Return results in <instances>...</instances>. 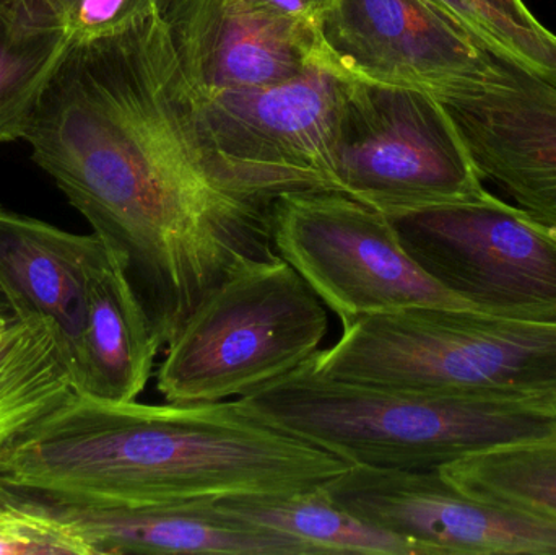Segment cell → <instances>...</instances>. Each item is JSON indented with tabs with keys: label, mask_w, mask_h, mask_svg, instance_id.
Here are the masks:
<instances>
[{
	"label": "cell",
	"mask_w": 556,
	"mask_h": 555,
	"mask_svg": "<svg viewBox=\"0 0 556 555\" xmlns=\"http://www.w3.org/2000/svg\"><path fill=\"white\" fill-rule=\"evenodd\" d=\"M350 78L319 64L280 84L198 100L215 149L257 188L276 198L336 191L332 153Z\"/></svg>",
	"instance_id": "obj_9"
},
{
	"label": "cell",
	"mask_w": 556,
	"mask_h": 555,
	"mask_svg": "<svg viewBox=\"0 0 556 555\" xmlns=\"http://www.w3.org/2000/svg\"><path fill=\"white\" fill-rule=\"evenodd\" d=\"M160 15L199 97L280 84L330 65L319 29L261 15L237 0H163Z\"/></svg>",
	"instance_id": "obj_14"
},
{
	"label": "cell",
	"mask_w": 556,
	"mask_h": 555,
	"mask_svg": "<svg viewBox=\"0 0 556 555\" xmlns=\"http://www.w3.org/2000/svg\"><path fill=\"white\" fill-rule=\"evenodd\" d=\"M238 400L270 426L372 468L440 469L496 446L556 437L551 401L391 390L304 365Z\"/></svg>",
	"instance_id": "obj_3"
},
{
	"label": "cell",
	"mask_w": 556,
	"mask_h": 555,
	"mask_svg": "<svg viewBox=\"0 0 556 555\" xmlns=\"http://www.w3.org/2000/svg\"><path fill=\"white\" fill-rule=\"evenodd\" d=\"M71 42L46 0H0V143L25 137Z\"/></svg>",
	"instance_id": "obj_18"
},
{
	"label": "cell",
	"mask_w": 556,
	"mask_h": 555,
	"mask_svg": "<svg viewBox=\"0 0 556 555\" xmlns=\"http://www.w3.org/2000/svg\"><path fill=\"white\" fill-rule=\"evenodd\" d=\"M492 55L482 84L440 101L482 178L556 228V88Z\"/></svg>",
	"instance_id": "obj_12"
},
{
	"label": "cell",
	"mask_w": 556,
	"mask_h": 555,
	"mask_svg": "<svg viewBox=\"0 0 556 555\" xmlns=\"http://www.w3.org/2000/svg\"><path fill=\"white\" fill-rule=\"evenodd\" d=\"M273 238L278 256L342 325L412 306L472 308L415 263L388 215L342 192L281 195Z\"/></svg>",
	"instance_id": "obj_8"
},
{
	"label": "cell",
	"mask_w": 556,
	"mask_h": 555,
	"mask_svg": "<svg viewBox=\"0 0 556 555\" xmlns=\"http://www.w3.org/2000/svg\"><path fill=\"white\" fill-rule=\"evenodd\" d=\"M440 472L476 501L556 520V437L496 446Z\"/></svg>",
	"instance_id": "obj_20"
},
{
	"label": "cell",
	"mask_w": 556,
	"mask_h": 555,
	"mask_svg": "<svg viewBox=\"0 0 556 555\" xmlns=\"http://www.w3.org/2000/svg\"><path fill=\"white\" fill-rule=\"evenodd\" d=\"M2 508H3V501H2V497H0V512H2Z\"/></svg>",
	"instance_id": "obj_27"
},
{
	"label": "cell",
	"mask_w": 556,
	"mask_h": 555,
	"mask_svg": "<svg viewBox=\"0 0 556 555\" xmlns=\"http://www.w3.org/2000/svg\"><path fill=\"white\" fill-rule=\"evenodd\" d=\"M0 555H88V551L55 521L3 504Z\"/></svg>",
	"instance_id": "obj_22"
},
{
	"label": "cell",
	"mask_w": 556,
	"mask_h": 555,
	"mask_svg": "<svg viewBox=\"0 0 556 555\" xmlns=\"http://www.w3.org/2000/svg\"><path fill=\"white\" fill-rule=\"evenodd\" d=\"M304 367L350 383L556 403V321L412 306L343 323Z\"/></svg>",
	"instance_id": "obj_4"
},
{
	"label": "cell",
	"mask_w": 556,
	"mask_h": 555,
	"mask_svg": "<svg viewBox=\"0 0 556 555\" xmlns=\"http://www.w3.org/2000/svg\"><path fill=\"white\" fill-rule=\"evenodd\" d=\"M240 400L152 406L75 391L0 456V484L100 507L319 488L350 468Z\"/></svg>",
	"instance_id": "obj_2"
},
{
	"label": "cell",
	"mask_w": 556,
	"mask_h": 555,
	"mask_svg": "<svg viewBox=\"0 0 556 555\" xmlns=\"http://www.w3.org/2000/svg\"><path fill=\"white\" fill-rule=\"evenodd\" d=\"M215 505L250 524L294 538L316 555H420L410 541L378 530L333 504L323 485L290 494L222 499Z\"/></svg>",
	"instance_id": "obj_19"
},
{
	"label": "cell",
	"mask_w": 556,
	"mask_h": 555,
	"mask_svg": "<svg viewBox=\"0 0 556 555\" xmlns=\"http://www.w3.org/2000/svg\"><path fill=\"white\" fill-rule=\"evenodd\" d=\"M327 62L358 80L454 97L482 84L493 55L431 0H336L319 28Z\"/></svg>",
	"instance_id": "obj_11"
},
{
	"label": "cell",
	"mask_w": 556,
	"mask_h": 555,
	"mask_svg": "<svg viewBox=\"0 0 556 555\" xmlns=\"http://www.w3.org/2000/svg\"><path fill=\"white\" fill-rule=\"evenodd\" d=\"M23 139L119 261L166 349L235 274L278 260V198L228 165L162 15L72 41Z\"/></svg>",
	"instance_id": "obj_1"
},
{
	"label": "cell",
	"mask_w": 556,
	"mask_h": 555,
	"mask_svg": "<svg viewBox=\"0 0 556 555\" xmlns=\"http://www.w3.org/2000/svg\"><path fill=\"white\" fill-rule=\"evenodd\" d=\"M72 41L129 28L160 12L163 0H46Z\"/></svg>",
	"instance_id": "obj_21"
},
{
	"label": "cell",
	"mask_w": 556,
	"mask_h": 555,
	"mask_svg": "<svg viewBox=\"0 0 556 555\" xmlns=\"http://www.w3.org/2000/svg\"><path fill=\"white\" fill-rule=\"evenodd\" d=\"M415 263L479 312L556 321V228L486 191L388 215Z\"/></svg>",
	"instance_id": "obj_7"
},
{
	"label": "cell",
	"mask_w": 556,
	"mask_h": 555,
	"mask_svg": "<svg viewBox=\"0 0 556 555\" xmlns=\"http://www.w3.org/2000/svg\"><path fill=\"white\" fill-rule=\"evenodd\" d=\"M75 391L59 326L42 316H13L0 341V456Z\"/></svg>",
	"instance_id": "obj_17"
},
{
	"label": "cell",
	"mask_w": 556,
	"mask_h": 555,
	"mask_svg": "<svg viewBox=\"0 0 556 555\" xmlns=\"http://www.w3.org/2000/svg\"><path fill=\"white\" fill-rule=\"evenodd\" d=\"M324 303L278 257L217 287L165 349L156 390L172 404L244 398L309 361L326 338Z\"/></svg>",
	"instance_id": "obj_5"
},
{
	"label": "cell",
	"mask_w": 556,
	"mask_h": 555,
	"mask_svg": "<svg viewBox=\"0 0 556 555\" xmlns=\"http://www.w3.org/2000/svg\"><path fill=\"white\" fill-rule=\"evenodd\" d=\"M261 15L319 29L336 0H237Z\"/></svg>",
	"instance_id": "obj_23"
},
{
	"label": "cell",
	"mask_w": 556,
	"mask_h": 555,
	"mask_svg": "<svg viewBox=\"0 0 556 555\" xmlns=\"http://www.w3.org/2000/svg\"><path fill=\"white\" fill-rule=\"evenodd\" d=\"M162 352L119 261L110 250L88 282L87 321L77 362V391L130 403L146 390Z\"/></svg>",
	"instance_id": "obj_16"
},
{
	"label": "cell",
	"mask_w": 556,
	"mask_h": 555,
	"mask_svg": "<svg viewBox=\"0 0 556 555\" xmlns=\"http://www.w3.org/2000/svg\"><path fill=\"white\" fill-rule=\"evenodd\" d=\"M333 504L420 555H556V520L463 494L440 469L352 465L324 482Z\"/></svg>",
	"instance_id": "obj_10"
},
{
	"label": "cell",
	"mask_w": 556,
	"mask_h": 555,
	"mask_svg": "<svg viewBox=\"0 0 556 555\" xmlns=\"http://www.w3.org/2000/svg\"><path fill=\"white\" fill-rule=\"evenodd\" d=\"M0 310H5V312L12 313V310H10L9 303H7L5 297L2 295V292H0Z\"/></svg>",
	"instance_id": "obj_26"
},
{
	"label": "cell",
	"mask_w": 556,
	"mask_h": 555,
	"mask_svg": "<svg viewBox=\"0 0 556 555\" xmlns=\"http://www.w3.org/2000/svg\"><path fill=\"white\" fill-rule=\"evenodd\" d=\"M12 319V313L5 312V310H0V341H2L3 336H5V331L9 329Z\"/></svg>",
	"instance_id": "obj_25"
},
{
	"label": "cell",
	"mask_w": 556,
	"mask_h": 555,
	"mask_svg": "<svg viewBox=\"0 0 556 555\" xmlns=\"http://www.w3.org/2000/svg\"><path fill=\"white\" fill-rule=\"evenodd\" d=\"M108 248L0 204V292L13 316H42L61 329L77 374L88 282ZM77 381V380H75Z\"/></svg>",
	"instance_id": "obj_15"
},
{
	"label": "cell",
	"mask_w": 556,
	"mask_h": 555,
	"mask_svg": "<svg viewBox=\"0 0 556 555\" xmlns=\"http://www.w3.org/2000/svg\"><path fill=\"white\" fill-rule=\"evenodd\" d=\"M332 181L337 192L386 215L486 192L440 98L353 77L337 126Z\"/></svg>",
	"instance_id": "obj_6"
},
{
	"label": "cell",
	"mask_w": 556,
	"mask_h": 555,
	"mask_svg": "<svg viewBox=\"0 0 556 555\" xmlns=\"http://www.w3.org/2000/svg\"><path fill=\"white\" fill-rule=\"evenodd\" d=\"M482 2L506 22L515 23V25L532 29V31L545 29V26L535 18L534 13L526 7L522 0H482Z\"/></svg>",
	"instance_id": "obj_24"
},
{
	"label": "cell",
	"mask_w": 556,
	"mask_h": 555,
	"mask_svg": "<svg viewBox=\"0 0 556 555\" xmlns=\"http://www.w3.org/2000/svg\"><path fill=\"white\" fill-rule=\"evenodd\" d=\"M3 504L55 521L88 555H316L307 544L220 510L215 502L100 507L0 484Z\"/></svg>",
	"instance_id": "obj_13"
}]
</instances>
